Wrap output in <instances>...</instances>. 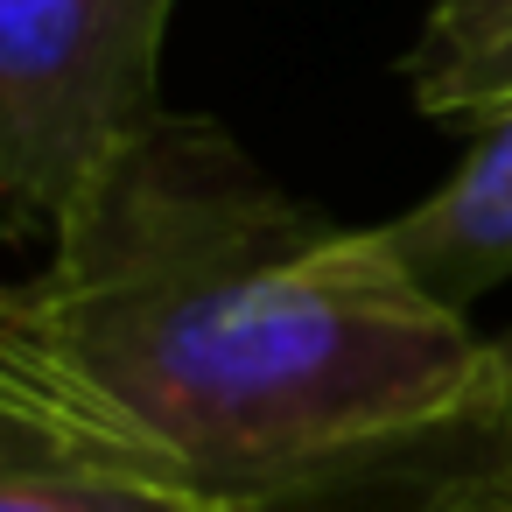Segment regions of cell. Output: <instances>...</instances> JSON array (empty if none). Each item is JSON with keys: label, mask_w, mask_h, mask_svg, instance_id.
Returning <instances> with one entry per match:
<instances>
[{"label": "cell", "mask_w": 512, "mask_h": 512, "mask_svg": "<svg viewBox=\"0 0 512 512\" xmlns=\"http://www.w3.org/2000/svg\"><path fill=\"white\" fill-rule=\"evenodd\" d=\"M22 309L225 512L435 484L512 442L498 344L379 225L302 204L197 113H162L78 197Z\"/></svg>", "instance_id": "1"}, {"label": "cell", "mask_w": 512, "mask_h": 512, "mask_svg": "<svg viewBox=\"0 0 512 512\" xmlns=\"http://www.w3.org/2000/svg\"><path fill=\"white\" fill-rule=\"evenodd\" d=\"M0 393H22V400H92L29 330L22 309V281H0ZM106 407V400H99Z\"/></svg>", "instance_id": "6"}, {"label": "cell", "mask_w": 512, "mask_h": 512, "mask_svg": "<svg viewBox=\"0 0 512 512\" xmlns=\"http://www.w3.org/2000/svg\"><path fill=\"white\" fill-rule=\"evenodd\" d=\"M176 0H0V239L57 232L162 120Z\"/></svg>", "instance_id": "2"}, {"label": "cell", "mask_w": 512, "mask_h": 512, "mask_svg": "<svg viewBox=\"0 0 512 512\" xmlns=\"http://www.w3.org/2000/svg\"><path fill=\"white\" fill-rule=\"evenodd\" d=\"M491 344H498V365H505V379H512V330H498Z\"/></svg>", "instance_id": "9"}, {"label": "cell", "mask_w": 512, "mask_h": 512, "mask_svg": "<svg viewBox=\"0 0 512 512\" xmlns=\"http://www.w3.org/2000/svg\"><path fill=\"white\" fill-rule=\"evenodd\" d=\"M0 512H225L99 400L0 393Z\"/></svg>", "instance_id": "3"}, {"label": "cell", "mask_w": 512, "mask_h": 512, "mask_svg": "<svg viewBox=\"0 0 512 512\" xmlns=\"http://www.w3.org/2000/svg\"><path fill=\"white\" fill-rule=\"evenodd\" d=\"M379 232L393 260L449 309H470L484 288L512 281V113L477 127L463 169Z\"/></svg>", "instance_id": "4"}, {"label": "cell", "mask_w": 512, "mask_h": 512, "mask_svg": "<svg viewBox=\"0 0 512 512\" xmlns=\"http://www.w3.org/2000/svg\"><path fill=\"white\" fill-rule=\"evenodd\" d=\"M414 99L442 127H491L498 113H512V43H498L491 57H477V64L449 71V78L414 85Z\"/></svg>", "instance_id": "7"}, {"label": "cell", "mask_w": 512, "mask_h": 512, "mask_svg": "<svg viewBox=\"0 0 512 512\" xmlns=\"http://www.w3.org/2000/svg\"><path fill=\"white\" fill-rule=\"evenodd\" d=\"M498 43H512V0H435L407 50V85L449 78L477 57H491Z\"/></svg>", "instance_id": "5"}, {"label": "cell", "mask_w": 512, "mask_h": 512, "mask_svg": "<svg viewBox=\"0 0 512 512\" xmlns=\"http://www.w3.org/2000/svg\"><path fill=\"white\" fill-rule=\"evenodd\" d=\"M407 512H512V442L484 463H463V470L421 484V498Z\"/></svg>", "instance_id": "8"}]
</instances>
